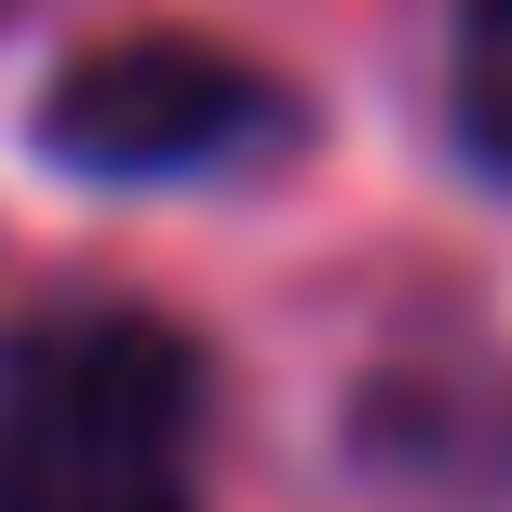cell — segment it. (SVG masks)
<instances>
[{
    "instance_id": "1",
    "label": "cell",
    "mask_w": 512,
    "mask_h": 512,
    "mask_svg": "<svg viewBox=\"0 0 512 512\" xmlns=\"http://www.w3.org/2000/svg\"><path fill=\"white\" fill-rule=\"evenodd\" d=\"M203 364L149 310H68L0 391V512H203Z\"/></svg>"
},
{
    "instance_id": "3",
    "label": "cell",
    "mask_w": 512,
    "mask_h": 512,
    "mask_svg": "<svg viewBox=\"0 0 512 512\" xmlns=\"http://www.w3.org/2000/svg\"><path fill=\"white\" fill-rule=\"evenodd\" d=\"M459 122L512 176V0H459Z\"/></svg>"
},
{
    "instance_id": "2",
    "label": "cell",
    "mask_w": 512,
    "mask_h": 512,
    "mask_svg": "<svg viewBox=\"0 0 512 512\" xmlns=\"http://www.w3.org/2000/svg\"><path fill=\"white\" fill-rule=\"evenodd\" d=\"M283 81L243 68L230 41H176V27H135V41H95L54 68L41 95V149L68 176L149 189V176H216V162L283 149Z\"/></svg>"
}]
</instances>
